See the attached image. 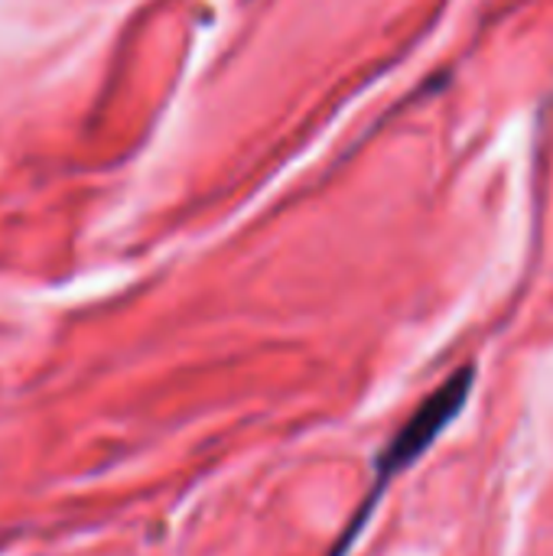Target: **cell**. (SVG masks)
Segmentation results:
<instances>
[{"mask_svg": "<svg viewBox=\"0 0 553 556\" xmlns=\"http://www.w3.org/2000/svg\"><path fill=\"white\" fill-rule=\"evenodd\" d=\"M473 384H476V371L473 368H460L456 375H450L414 414H411V420L398 430V437L381 450V456H378V463H375V492H372V498L365 502V511L359 515V521L352 525V531H349V538H345V544L339 547V551H345L352 541H355V534H359V528H362V521L368 518V511H372V505L381 498V492L401 476V472H407L417 459H424L427 456V450L460 420V414L466 410V401H469V394H473Z\"/></svg>", "mask_w": 553, "mask_h": 556, "instance_id": "obj_1", "label": "cell"}]
</instances>
